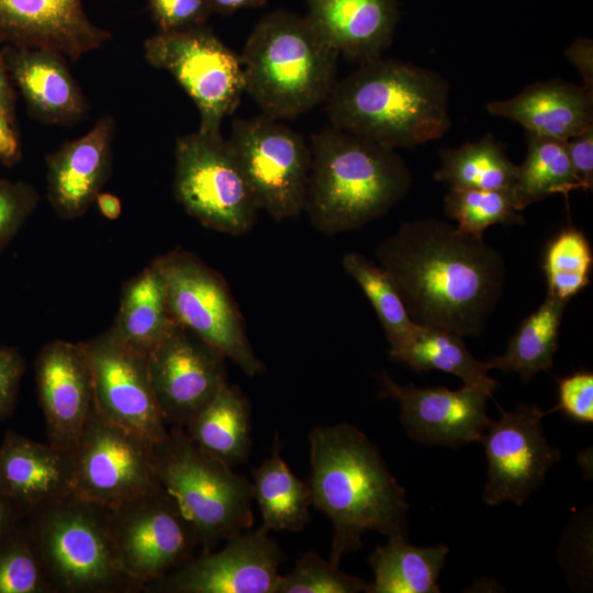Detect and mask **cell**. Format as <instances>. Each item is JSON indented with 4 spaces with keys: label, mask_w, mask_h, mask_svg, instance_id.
I'll return each instance as SVG.
<instances>
[{
    "label": "cell",
    "mask_w": 593,
    "mask_h": 593,
    "mask_svg": "<svg viewBox=\"0 0 593 593\" xmlns=\"http://www.w3.org/2000/svg\"><path fill=\"white\" fill-rule=\"evenodd\" d=\"M374 255L414 323L462 337L483 331L504 287L501 254L435 217L402 223Z\"/></svg>",
    "instance_id": "obj_1"
},
{
    "label": "cell",
    "mask_w": 593,
    "mask_h": 593,
    "mask_svg": "<svg viewBox=\"0 0 593 593\" xmlns=\"http://www.w3.org/2000/svg\"><path fill=\"white\" fill-rule=\"evenodd\" d=\"M309 440L312 505L333 525V564L360 549L367 532L407 537L405 489L363 433L344 422L314 427Z\"/></svg>",
    "instance_id": "obj_2"
},
{
    "label": "cell",
    "mask_w": 593,
    "mask_h": 593,
    "mask_svg": "<svg viewBox=\"0 0 593 593\" xmlns=\"http://www.w3.org/2000/svg\"><path fill=\"white\" fill-rule=\"evenodd\" d=\"M325 102L332 126L393 150L438 139L451 126L449 83L396 59L362 63L335 82Z\"/></svg>",
    "instance_id": "obj_3"
},
{
    "label": "cell",
    "mask_w": 593,
    "mask_h": 593,
    "mask_svg": "<svg viewBox=\"0 0 593 593\" xmlns=\"http://www.w3.org/2000/svg\"><path fill=\"white\" fill-rule=\"evenodd\" d=\"M304 212L325 235L365 226L410 192L413 178L395 150L334 126L310 137Z\"/></svg>",
    "instance_id": "obj_4"
},
{
    "label": "cell",
    "mask_w": 593,
    "mask_h": 593,
    "mask_svg": "<svg viewBox=\"0 0 593 593\" xmlns=\"http://www.w3.org/2000/svg\"><path fill=\"white\" fill-rule=\"evenodd\" d=\"M338 55L306 16L269 12L254 26L239 56L245 92L262 114L294 119L327 100L337 81Z\"/></svg>",
    "instance_id": "obj_5"
},
{
    "label": "cell",
    "mask_w": 593,
    "mask_h": 593,
    "mask_svg": "<svg viewBox=\"0 0 593 593\" xmlns=\"http://www.w3.org/2000/svg\"><path fill=\"white\" fill-rule=\"evenodd\" d=\"M25 518L54 593L144 591L120 561L108 506L71 492Z\"/></svg>",
    "instance_id": "obj_6"
},
{
    "label": "cell",
    "mask_w": 593,
    "mask_h": 593,
    "mask_svg": "<svg viewBox=\"0 0 593 593\" xmlns=\"http://www.w3.org/2000/svg\"><path fill=\"white\" fill-rule=\"evenodd\" d=\"M156 481L192 525L201 551L253 527L251 481L198 446L181 426L150 444Z\"/></svg>",
    "instance_id": "obj_7"
},
{
    "label": "cell",
    "mask_w": 593,
    "mask_h": 593,
    "mask_svg": "<svg viewBox=\"0 0 593 593\" xmlns=\"http://www.w3.org/2000/svg\"><path fill=\"white\" fill-rule=\"evenodd\" d=\"M174 322L217 349L248 377L266 367L255 355L244 318L224 278L193 253L176 249L155 257Z\"/></svg>",
    "instance_id": "obj_8"
},
{
    "label": "cell",
    "mask_w": 593,
    "mask_h": 593,
    "mask_svg": "<svg viewBox=\"0 0 593 593\" xmlns=\"http://www.w3.org/2000/svg\"><path fill=\"white\" fill-rule=\"evenodd\" d=\"M144 56L153 67L168 71L195 103L198 131L222 135L223 119L235 112L245 92L239 56L205 25L149 36Z\"/></svg>",
    "instance_id": "obj_9"
},
{
    "label": "cell",
    "mask_w": 593,
    "mask_h": 593,
    "mask_svg": "<svg viewBox=\"0 0 593 593\" xmlns=\"http://www.w3.org/2000/svg\"><path fill=\"white\" fill-rule=\"evenodd\" d=\"M226 143L258 210L277 222L304 212L311 150L298 132L265 114L238 118Z\"/></svg>",
    "instance_id": "obj_10"
},
{
    "label": "cell",
    "mask_w": 593,
    "mask_h": 593,
    "mask_svg": "<svg viewBox=\"0 0 593 593\" xmlns=\"http://www.w3.org/2000/svg\"><path fill=\"white\" fill-rule=\"evenodd\" d=\"M174 194L203 226L239 236L257 222L258 208L222 135L199 131L177 138Z\"/></svg>",
    "instance_id": "obj_11"
},
{
    "label": "cell",
    "mask_w": 593,
    "mask_h": 593,
    "mask_svg": "<svg viewBox=\"0 0 593 593\" xmlns=\"http://www.w3.org/2000/svg\"><path fill=\"white\" fill-rule=\"evenodd\" d=\"M112 539L123 568L145 588L195 555V532L156 482L109 507Z\"/></svg>",
    "instance_id": "obj_12"
},
{
    "label": "cell",
    "mask_w": 593,
    "mask_h": 593,
    "mask_svg": "<svg viewBox=\"0 0 593 593\" xmlns=\"http://www.w3.org/2000/svg\"><path fill=\"white\" fill-rule=\"evenodd\" d=\"M74 492L111 507L157 481L150 462V443L96 412L71 452Z\"/></svg>",
    "instance_id": "obj_13"
},
{
    "label": "cell",
    "mask_w": 593,
    "mask_h": 593,
    "mask_svg": "<svg viewBox=\"0 0 593 593\" xmlns=\"http://www.w3.org/2000/svg\"><path fill=\"white\" fill-rule=\"evenodd\" d=\"M501 418L491 422L481 438L488 459V482L482 497L488 505L514 502L522 505L561 458L544 436L538 405L519 403L507 412L496 404Z\"/></svg>",
    "instance_id": "obj_14"
},
{
    "label": "cell",
    "mask_w": 593,
    "mask_h": 593,
    "mask_svg": "<svg viewBox=\"0 0 593 593\" xmlns=\"http://www.w3.org/2000/svg\"><path fill=\"white\" fill-rule=\"evenodd\" d=\"M280 546L261 526L227 539L215 551H201L166 577L148 584L155 593H275Z\"/></svg>",
    "instance_id": "obj_15"
},
{
    "label": "cell",
    "mask_w": 593,
    "mask_h": 593,
    "mask_svg": "<svg viewBox=\"0 0 593 593\" xmlns=\"http://www.w3.org/2000/svg\"><path fill=\"white\" fill-rule=\"evenodd\" d=\"M81 344L92 372L97 412L150 444L166 436L148 356L124 346L108 329Z\"/></svg>",
    "instance_id": "obj_16"
},
{
    "label": "cell",
    "mask_w": 593,
    "mask_h": 593,
    "mask_svg": "<svg viewBox=\"0 0 593 593\" xmlns=\"http://www.w3.org/2000/svg\"><path fill=\"white\" fill-rule=\"evenodd\" d=\"M225 360L179 325L149 353L150 382L166 425L183 427L228 383Z\"/></svg>",
    "instance_id": "obj_17"
},
{
    "label": "cell",
    "mask_w": 593,
    "mask_h": 593,
    "mask_svg": "<svg viewBox=\"0 0 593 593\" xmlns=\"http://www.w3.org/2000/svg\"><path fill=\"white\" fill-rule=\"evenodd\" d=\"M379 379L382 387L380 396L399 403L401 422L418 443L455 448L480 441L492 422L485 409L488 399L499 385L497 381L449 390L444 387L401 385L387 371Z\"/></svg>",
    "instance_id": "obj_18"
},
{
    "label": "cell",
    "mask_w": 593,
    "mask_h": 593,
    "mask_svg": "<svg viewBox=\"0 0 593 593\" xmlns=\"http://www.w3.org/2000/svg\"><path fill=\"white\" fill-rule=\"evenodd\" d=\"M34 371L47 441L71 454L97 412L92 372L81 342L46 343L35 358Z\"/></svg>",
    "instance_id": "obj_19"
},
{
    "label": "cell",
    "mask_w": 593,
    "mask_h": 593,
    "mask_svg": "<svg viewBox=\"0 0 593 593\" xmlns=\"http://www.w3.org/2000/svg\"><path fill=\"white\" fill-rule=\"evenodd\" d=\"M111 34L87 16L81 0H0V44L41 47L77 60Z\"/></svg>",
    "instance_id": "obj_20"
},
{
    "label": "cell",
    "mask_w": 593,
    "mask_h": 593,
    "mask_svg": "<svg viewBox=\"0 0 593 593\" xmlns=\"http://www.w3.org/2000/svg\"><path fill=\"white\" fill-rule=\"evenodd\" d=\"M114 119L101 116L79 138L46 157V197L63 220L82 216L110 177Z\"/></svg>",
    "instance_id": "obj_21"
},
{
    "label": "cell",
    "mask_w": 593,
    "mask_h": 593,
    "mask_svg": "<svg viewBox=\"0 0 593 593\" xmlns=\"http://www.w3.org/2000/svg\"><path fill=\"white\" fill-rule=\"evenodd\" d=\"M11 82L31 113L47 124L70 125L88 112L87 100L65 56L41 47L5 45L0 52Z\"/></svg>",
    "instance_id": "obj_22"
},
{
    "label": "cell",
    "mask_w": 593,
    "mask_h": 593,
    "mask_svg": "<svg viewBox=\"0 0 593 593\" xmlns=\"http://www.w3.org/2000/svg\"><path fill=\"white\" fill-rule=\"evenodd\" d=\"M70 452L7 430L0 444V494L26 515L36 506L74 492Z\"/></svg>",
    "instance_id": "obj_23"
},
{
    "label": "cell",
    "mask_w": 593,
    "mask_h": 593,
    "mask_svg": "<svg viewBox=\"0 0 593 593\" xmlns=\"http://www.w3.org/2000/svg\"><path fill=\"white\" fill-rule=\"evenodd\" d=\"M305 15L338 54L361 64L391 45L400 11L396 0H306Z\"/></svg>",
    "instance_id": "obj_24"
},
{
    "label": "cell",
    "mask_w": 593,
    "mask_h": 593,
    "mask_svg": "<svg viewBox=\"0 0 593 593\" xmlns=\"http://www.w3.org/2000/svg\"><path fill=\"white\" fill-rule=\"evenodd\" d=\"M486 110L529 134L567 141L593 127V90L560 79L534 82L510 99L489 102Z\"/></svg>",
    "instance_id": "obj_25"
},
{
    "label": "cell",
    "mask_w": 593,
    "mask_h": 593,
    "mask_svg": "<svg viewBox=\"0 0 593 593\" xmlns=\"http://www.w3.org/2000/svg\"><path fill=\"white\" fill-rule=\"evenodd\" d=\"M176 325L163 279L149 265L124 282L116 316L108 331L124 346L148 356Z\"/></svg>",
    "instance_id": "obj_26"
},
{
    "label": "cell",
    "mask_w": 593,
    "mask_h": 593,
    "mask_svg": "<svg viewBox=\"0 0 593 593\" xmlns=\"http://www.w3.org/2000/svg\"><path fill=\"white\" fill-rule=\"evenodd\" d=\"M183 428L198 446L231 467L249 456L250 405L236 385L226 383Z\"/></svg>",
    "instance_id": "obj_27"
},
{
    "label": "cell",
    "mask_w": 593,
    "mask_h": 593,
    "mask_svg": "<svg viewBox=\"0 0 593 593\" xmlns=\"http://www.w3.org/2000/svg\"><path fill=\"white\" fill-rule=\"evenodd\" d=\"M449 548L416 547L407 537H389L369 558L374 580L367 593H438L437 583Z\"/></svg>",
    "instance_id": "obj_28"
},
{
    "label": "cell",
    "mask_w": 593,
    "mask_h": 593,
    "mask_svg": "<svg viewBox=\"0 0 593 593\" xmlns=\"http://www.w3.org/2000/svg\"><path fill=\"white\" fill-rule=\"evenodd\" d=\"M251 473L253 495L262 517L261 527L268 532L303 529L311 518V488L281 458L278 439L271 456Z\"/></svg>",
    "instance_id": "obj_29"
},
{
    "label": "cell",
    "mask_w": 593,
    "mask_h": 593,
    "mask_svg": "<svg viewBox=\"0 0 593 593\" xmlns=\"http://www.w3.org/2000/svg\"><path fill=\"white\" fill-rule=\"evenodd\" d=\"M462 338L444 328L416 324L403 344L389 349V356L417 372L440 370L451 373L465 384L496 382L488 376L492 369L490 362L475 359Z\"/></svg>",
    "instance_id": "obj_30"
},
{
    "label": "cell",
    "mask_w": 593,
    "mask_h": 593,
    "mask_svg": "<svg viewBox=\"0 0 593 593\" xmlns=\"http://www.w3.org/2000/svg\"><path fill=\"white\" fill-rule=\"evenodd\" d=\"M439 156L441 166L434 177L449 189L511 191L514 186L518 166L493 134L456 148H444Z\"/></svg>",
    "instance_id": "obj_31"
},
{
    "label": "cell",
    "mask_w": 593,
    "mask_h": 593,
    "mask_svg": "<svg viewBox=\"0 0 593 593\" xmlns=\"http://www.w3.org/2000/svg\"><path fill=\"white\" fill-rule=\"evenodd\" d=\"M568 302L546 295L541 305L522 321L505 351L492 358L491 368L514 371L527 382L553 366L559 331Z\"/></svg>",
    "instance_id": "obj_32"
},
{
    "label": "cell",
    "mask_w": 593,
    "mask_h": 593,
    "mask_svg": "<svg viewBox=\"0 0 593 593\" xmlns=\"http://www.w3.org/2000/svg\"><path fill=\"white\" fill-rule=\"evenodd\" d=\"M581 189L573 174L566 141L527 133V153L512 188L514 205L521 211L551 194L568 199Z\"/></svg>",
    "instance_id": "obj_33"
},
{
    "label": "cell",
    "mask_w": 593,
    "mask_h": 593,
    "mask_svg": "<svg viewBox=\"0 0 593 593\" xmlns=\"http://www.w3.org/2000/svg\"><path fill=\"white\" fill-rule=\"evenodd\" d=\"M342 266L370 301L385 333L390 348L403 344L413 333L416 323L410 317L388 275L378 265L354 251L343 256Z\"/></svg>",
    "instance_id": "obj_34"
},
{
    "label": "cell",
    "mask_w": 593,
    "mask_h": 593,
    "mask_svg": "<svg viewBox=\"0 0 593 593\" xmlns=\"http://www.w3.org/2000/svg\"><path fill=\"white\" fill-rule=\"evenodd\" d=\"M592 266L593 253L584 233L573 226L561 230L544 254L547 294L569 302L590 283Z\"/></svg>",
    "instance_id": "obj_35"
},
{
    "label": "cell",
    "mask_w": 593,
    "mask_h": 593,
    "mask_svg": "<svg viewBox=\"0 0 593 593\" xmlns=\"http://www.w3.org/2000/svg\"><path fill=\"white\" fill-rule=\"evenodd\" d=\"M0 593H54L25 517L0 536Z\"/></svg>",
    "instance_id": "obj_36"
},
{
    "label": "cell",
    "mask_w": 593,
    "mask_h": 593,
    "mask_svg": "<svg viewBox=\"0 0 593 593\" xmlns=\"http://www.w3.org/2000/svg\"><path fill=\"white\" fill-rule=\"evenodd\" d=\"M444 209L460 231L477 237H483V232L495 224L525 223L514 205L512 191L449 189L444 198Z\"/></svg>",
    "instance_id": "obj_37"
},
{
    "label": "cell",
    "mask_w": 593,
    "mask_h": 593,
    "mask_svg": "<svg viewBox=\"0 0 593 593\" xmlns=\"http://www.w3.org/2000/svg\"><path fill=\"white\" fill-rule=\"evenodd\" d=\"M367 588L363 579L347 574L339 566L309 551L299 558L291 572L280 574L275 593H358Z\"/></svg>",
    "instance_id": "obj_38"
},
{
    "label": "cell",
    "mask_w": 593,
    "mask_h": 593,
    "mask_svg": "<svg viewBox=\"0 0 593 593\" xmlns=\"http://www.w3.org/2000/svg\"><path fill=\"white\" fill-rule=\"evenodd\" d=\"M38 201L37 191L30 183L0 179V253L32 215Z\"/></svg>",
    "instance_id": "obj_39"
},
{
    "label": "cell",
    "mask_w": 593,
    "mask_h": 593,
    "mask_svg": "<svg viewBox=\"0 0 593 593\" xmlns=\"http://www.w3.org/2000/svg\"><path fill=\"white\" fill-rule=\"evenodd\" d=\"M158 32L204 25L213 12L210 0H148Z\"/></svg>",
    "instance_id": "obj_40"
},
{
    "label": "cell",
    "mask_w": 593,
    "mask_h": 593,
    "mask_svg": "<svg viewBox=\"0 0 593 593\" xmlns=\"http://www.w3.org/2000/svg\"><path fill=\"white\" fill-rule=\"evenodd\" d=\"M561 411L580 424L593 423V373L577 371L558 380V403L551 409Z\"/></svg>",
    "instance_id": "obj_41"
},
{
    "label": "cell",
    "mask_w": 593,
    "mask_h": 593,
    "mask_svg": "<svg viewBox=\"0 0 593 593\" xmlns=\"http://www.w3.org/2000/svg\"><path fill=\"white\" fill-rule=\"evenodd\" d=\"M26 362L18 348L0 345V422L13 415Z\"/></svg>",
    "instance_id": "obj_42"
},
{
    "label": "cell",
    "mask_w": 593,
    "mask_h": 593,
    "mask_svg": "<svg viewBox=\"0 0 593 593\" xmlns=\"http://www.w3.org/2000/svg\"><path fill=\"white\" fill-rule=\"evenodd\" d=\"M573 174L583 190L593 187V127L566 141Z\"/></svg>",
    "instance_id": "obj_43"
},
{
    "label": "cell",
    "mask_w": 593,
    "mask_h": 593,
    "mask_svg": "<svg viewBox=\"0 0 593 593\" xmlns=\"http://www.w3.org/2000/svg\"><path fill=\"white\" fill-rule=\"evenodd\" d=\"M568 60L577 68L583 85L593 90V42L591 38H577L566 51Z\"/></svg>",
    "instance_id": "obj_44"
},
{
    "label": "cell",
    "mask_w": 593,
    "mask_h": 593,
    "mask_svg": "<svg viewBox=\"0 0 593 593\" xmlns=\"http://www.w3.org/2000/svg\"><path fill=\"white\" fill-rule=\"evenodd\" d=\"M20 158L21 148L14 123L0 110V163L12 166Z\"/></svg>",
    "instance_id": "obj_45"
},
{
    "label": "cell",
    "mask_w": 593,
    "mask_h": 593,
    "mask_svg": "<svg viewBox=\"0 0 593 593\" xmlns=\"http://www.w3.org/2000/svg\"><path fill=\"white\" fill-rule=\"evenodd\" d=\"M0 110L14 123L15 94L0 55Z\"/></svg>",
    "instance_id": "obj_46"
},
{
    "label": "cell",
    "mask_w": 593,
    "mask_h": 593,
    "mask_svg": "<svg viewBox=\"0 0 593 593\" xmlns=\"http://www.w3.org/2000/svg\"><path fill=\"white\" fill-rule=\"evenodd\" d=\"M26 514L0 494V536L22 521Z\"/></svg>",
    "instance_id": "obj_47"
},
{
    "label": "cell",
    "mask_w": 593,
    "mask_h": 593,
    "mask_svg": "<svg viewBox=\"0 0 593 593\" xmlns=\"http://www.w3.org/2000/svg\"><path fill=\"white\" fill-rule=\"evenodd\" d=\"M213 12L232 14L242 9L264 7L267 0H210Z\"/></svg>",
    "instance_id": "obj_48"
},
{
    "label": "cell",
    "mask_w": 593,
    "mask_h": 593,
    "mask_svg": "<svg viewBox=\"0 0 593 593\" xmlns=\"http://www.w3.org/2000/svg\"><path fill=\"white\" fill-rule=\"evenodd\" d=\"M94 203L99 212L108 220H116L122 212L121 200L113 193L99 192L96 197Z\"/></svg>",
    "instance_id": "obj_49"
}]
</instances>
